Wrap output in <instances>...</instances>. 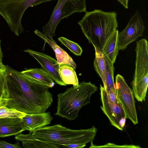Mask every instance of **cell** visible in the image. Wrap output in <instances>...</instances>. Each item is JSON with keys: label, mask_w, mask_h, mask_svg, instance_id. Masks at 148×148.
Instances as JSON below:
<instances>
[{"label": "cell", "mask_w": 148, "mask_h": 148, "mask_svg": "<svg viewBox=\"0 0 148 148\" xmlns=\"http://www.w3.org/2000/svg\"><path fill=\"white\" fill-rule=\"evenodd\" d=\"M6 98L4 106L26 114L45 112L53 101L49 87L8 65L5 72Z\"/></svg>", "instance_id": "cell-1"}, {"label": "cell", "mask_w": 148, "mask_h": 148, "mask_svg": "<svg viewBox=\"0 0 148 148\" xmlns=\"http://www.w3.org/2000/svg\"><path fill=\"white\" fill-rule=\"evenodd\" d=\"M85 12L78 24L89 42L101 51L106 40L118 27L117 13L97 9Z\"/></svg>", "instance_id": "cell-2"}, {"label": "cell", "mask_w": 148, "mask_h": 148, "mask_svg": "<svg viewBox=\"0 0 148 148\" xmlns=\"http://www.w3.org/2000/svg\"><path fill=\"white\" fill-rule=\"evenodd\" d=\"M97 90L95 84L84 81L77 86L67 88L58 95L57 111L54 115L69 120H75L81 108L90 103L91 95Z\"/></svg>", "instance_id": "cell-3"}, {"label": "cell", "mask_w": 148, "mask_h": 148, "mask_svg": "<svg viewBox=\"0 0 148 148\" xmlns=\"http://www.w3.org/2000/svg\"><path fill=\"white\" fill-rule=\"evenodd\" d=\"M97 131L94 126L87 129L74 130L58 124L38 128L32 133L38 138L62 148L64 145L75 143L86 145L93 142Z\"/></svg>", "instance_id": "cell-4"}, {"label": "cell", "mask_w": 148, "mask_h": 148, "mask_svg": "<svg viewBox=\"0 0 148 148\" xmlns=\"http://www.w3.org/2000/svg\"><path fill=\"white\" fill-rule=\"evenodd\" d=\"M135 68L132 82L134 96L139 102L145 101L148 85V42L145 38L136 42Z\"/></svg>", "instance_id": "cell-5"}, {"label": "cell", "mask_w": 148, "mask_h": 148, "mask_svg": "<svg viewBox=\"0 0 148 148\" xmlns=\"http://www.w3.org/2000/svg\"><path fill=\"white\" fill-rule=\"evenodd\" d=\"M86 0H58L50 19L43 27L42 33L52 40L55 36L56 28L63 19L76 12H86Z\"/></svg>", "instance_id": "cell-6"}, {"label": "cell", "mask_w": 148, "mask_h": 148, "mask_svg": "<svg viewBox=\"0 0 148 148\" xmlns=\"http://www.w3.org/2000/svg\"><path fill=\"white\" fill-rule=\"evenodd\" d=\"M117 96L122 106L127 119L134 125L138 123L134 96L132 89L120 74L116 77L114 83Z\"/></svg>", "instance_id": "cell-7"}, {"label": "cell", "mask_w": 148, "mask_h": 148, "mask_svg": "<svg viewBox=\"0 0 148 148\" xmlns=\"http://www.w3.org/2000/svg\"><path fill=\"white\" fill-rule=\"evenodd\" d=\"M100 89L101 110L108 118L110 124L122 131L127 118L121 103L118 99L116 100H110L101 84Z\"/></svg>", "instance_id": "cell-8"}, {"label": "cell", "mask_w": 148, "mask_h": 148, "mask_svg": "<svg viewBox=\"0 0 148 148\" xmlns=\"http://www.w3.org/2000/svg\"><path fill=\"white\" fill-rule=\"evenodd\" d=\"M145 29L140 13L136 12L131 18L125 28L119 33V50H124L130 44L143 36Z\"/></svg>", "instance_id": "cell-9"}, {"label": "cell", "mask_w": 148, "mask_h": 148, "mask_svg": "<svg viewBox=\"0 0 148 148\" xmlns=\"http://www.w3.org/2000/svg\"><path fill=\"white\" fill-rule=\"evenodd\" d=\"M24 51L28 53L36 59L41 65L42 69L47 73L56 83L60 86H66L59 74V64L50 56L44 53L27 49Z\"/></svg>", "instance_id": "cell-10"}, {"label": "cell", "mask_w": 148, "mask_h": 148, "mask_svg": "<svg viewBox=\"0 0 148 148\" xmlns=\"http://www.w3.org/2000/svg\"><path fill=\"white\" fill-rule=\"evenodd\" d=\"M53 118L49 112L26 114L22 118L24 127L32 133L35 129L51 123Z\"/></svg>", "instance_id": "cell-11"}, {"label": "cell", "mask_w": 148, "mask_h": 148, "mask_svg": "<svg viewBox=\"0 0 148 148\" xmlns=\"http://www.w3.org/2000/svg\"><path fill=\"white\" fill-rule=\"evenodd\" d=\"M25 130L22 118H0V137L16 135Z\"/></svg>", "instance_id": "cell-12"}, {"label": "cell", "mask_w": 148, "mask_h": 148, "mask_svg": "<svg viewBox=\"0 0 148 148\" xmlns=\"http://www.w3.org/2000/svg\"><path fill=\"white\" fill-rule=\"evenodd\" d=\"M34 33L51 47L55 53L58 64H67L74 69H76L77 65L72 58L66 51L59 46L53 40H49L38 30L36 29Z\"/></svg>", "instance_id": "cell-13"}, {"label": "cell", "mask_w": 148, "mask_h": 148, "mask_svg": "<svg viewBox=\"0 0 148 148\" xmlns=\"http://www.w3.org/2000/svg\"><path fill=\"white\" fill-rule=\"evenodd\" d=\"M15 138L22 142L24 148H59L56 145L37 138L30 132L26 134L20 133L15 135Z\"/></svg>", "instance_id": "cell-14"}, {"label": "cell", "mask_w": 148, "mask_h": 148, "mask_svg": "<svg viewBox=\"0 0 148 148\" xmlns=\"http://www.w3.org/2000/svg\"><path fill=\"white\" fill-rule=\"evenodd\" d=\"M119 31L116 29L105 42L101 51L105 57L112 64L115 62L118 54Z\"/></svg>", "instance_id": "cell-15"}, {"label": "cell", "mask_w": 148, "mask_h": 148, "mask_svg": "<svg viewBox=\"0 0 148 148\" xmlns=\"http://www.w3.org/2000/svg\"><path fill=\"white\" fill-rule=\"evenodd\" d=\"M24 75L52 88L54 85V80L49 74L42 69H26L21 72Z\"/></svg>", "instance_id": "cell-16"}, {"label": "cell", "mask_w": 148, "mask_h": 148, "mask_svg": "<svg viewBox=\"0 0 148 148\" xmlns=\"http://www.w3.org/2000/svg\"><path fill=\"white\" fill-rule=\"evenodd\" d=\"M59 71L61 79L66 85H72L73 87L79 85L76 72L70 65L67 64H59Z\"/></svg>", "instance_id": "cell-17"}, {"label": "cell", "mask_w": 148, "mask_h": 148, "mask_svg": "<svg viewBox=\"0 0 148 148\" xmlns=\"http://www.w3.org/2000/svg\"><path fill=\"white\" fill-rule=\"evenodd\" d=\"M94 47L95 50L94 66L97 73L101 77L104 86L106 83V57L101 50L95 47Z\"/></svg>", "instance_id": "cell-18"}, {"label": "cell", "mask_w": 148, "mask_h": 148, "mask_svg": "<svg viewBox=\"0 0 148 148\" xmlns=\"http://www.w3.org/2000/svg\"><path fill=\"white\" fill-rule=\"evenodd\" d=\"M106 83L103 86L108 95L111 93H116L114 80V68L112 64L106 57Z\"/></svg>", "instance_id": "cell-19"}, {"label": "cell", "mask_w": 148, "mask_h": 148, "mask_svg": "<svg viewBox=\"0 0 148 148\" xmlns=\"http://www.w3.org/2000/svg\"><path fill=\"white\" fill-rule=\"evenodd\" d=\"M26 114L24 113L15 109L8 108L4 106L0 107V118H22Z\"/></svg>", "instance_id": "cell-20"}, {"label": "cell", "mask_w": 148, "mask_h": 148, "mask_svg": "<svg viewBox=\"0 0 148 148\" xmlns=\"http://www.w3.org/2000/svg\"><path fill=\"white\" fill-rule=\"evenodd\" d=\"M58 40L75 55L79 56H80L81 55L83 50L77 43L63 37L58 38Z\"/></svg>", "instance_id": "cell-21"}, {"label": "cell", "mask_w": 148, "mask_h": 148, "mask_svg": "<svg viewBox=\"0 0 148 148\" xmlns=\"http://www.w3.org/2000/svg\"><path fill=\"white\" fill-rule=\"evenodd\" d=\"M6 65L0 64V97L6 98L5 72Z\"/></svg>", "instance_id": "cell-22"}, {"label": "cell", "mask_w": 148, "mask_h": 148, "mask_svg": "<svg viewBox=\"0 0 148 148\" xmlns=\"http://www.w3.org/2000/svg\"><path fill=\"white\" fill-rule=\"evenodd\" d=\"M91 145L89 148H101V147H118V148H139L141 147L139 145H118L116 144L111 143H107L104 145L98 146L95 145L93 144L92 142H91Z\"/></svg>", "instance_id": "cell-23"}, {"label": "cell", "mask_w": 148, "mask_h": 148, "mask_svg": "<svg viewBox=\"0 0 148 148\" xmlns=\"http://www.w3.org/2000/svg\"><path fill=\"white\" fill-rule=\"evenodd\" d=\"M19 142L14 144L8 143L4 141L0 140V148H21Z\"/></svg>", "instance_id": "cell-24"}, {"label": "cell", "mask_w": 148, "mask_h": 148, "mask_svg": "<svg viewBox=\"0 0 148 148\" xmlns=\"http://www.w3.org/2000/svg\"><path fill=\"white\" fill-rule=\"evenodd\" d=\"M86 145H84L79 144H71L67 145H64L62 146V148H83L85 147Z\"/></svg>", "instance_id": "cell-25"}, {"label": "cell", "mask_w": 148, "mask_h": 148, "mask_svg": "<svg viewBox=\"0 0 148 148\" xmlns=\"http://www.w3.org/2000/svg\"><path fill=\"white\" fill-rule=\"evenodd\" d=\"M126 9L128 8V3L129 0H117Z\"/></svg>", "instance_id": "cell-26"}, {"label": "cell", "mask_w": 148, "mask_h": 148, "mask_svg": "<svg viewBox=\"0 0 148 148\" xmlns=\"http://www.w3.org/2000/svg\"><path fill=\"white\" fill-rule=\"evenodd\" d=\"M8 100V99L0 97V107L4 106L5 103Z\"/></svg>", "instance_id": "cell-27"}, {"label": "cell", "mask_w": 148, "mask_h": 148, "mask_svg": "<svg viewBox=\"0 0 148 148\" xmlns=\"http://www.w3.org/2000/svg\"><path fill=\"white\" fill-rule=\"evenodd\" d=\"M1 40L0 39V64L3 63L2 59L3 57V53L1 48Z\"/></svg>", "instance_id": "cell-28"}]
</instances>
